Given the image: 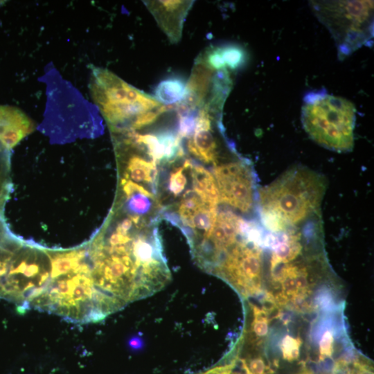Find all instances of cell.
<instances>
[{
    "label": "cell",
    "mask_w": 374,
    "mask_h": 374,
    "mask_svg": "<svg viewBox=\"0 0 374 374\" xmlns=\"http://www.w3.org/2000/svg\"><path fill=\"white\" fill-rule=\"evenodd\" d=\"M206 64L215 71L237 70L247 60L244 49L234 44H227L207 48L203 54Z\"/></svg>",
    "instance_id": "obj_12"
},
{
    "label": "cell",
    "mask_w": 374,
    "mask_h": 374,
    "mask_svg": "<svg viewBox=\"0 0 374 374\" xmlns=\"http://www.w3.org/2000/svg\"><path fill=\"white\" fill-rule=\"evenodd\" d=\"M221 114L199 109L194 131L188 138L187 149L194 157L206 164L220 163V136H224Z\"/></svg>",
    "instance_id": "obj_9"
},
{
    "label": "cell",
    "mask_w": 374,
    "mask_h": 374,
    "mask_svg": "<svg viewBox=\"0 0 374 374\" xmlns=\"http://www.w3.org/2000/svg\"><path fill=\"white\" fill-rule=\"evenodd\" d=\"M241 362L245 374H267V368L261 357H255L249 360L242 359Z\"/></svg>",
    "instance_id": "obj_17"
},
{
    "label": "cell",
    "mask_w": 374,
    "mask_h": 374,
    "mask_svg": "<svg viewBox=\"0 0 374 374\" xmlns=\"http://www.w3.org/2000/svg\"><path fill=\"white\" fill-rule=\"evenodd\" d=\"M236 362L237 359H234L229 363L213 366L208 371L197 374H231Z\"/></svg>",
    "instance_id": "obj_19"
},
{
    "label": "cell",
    "mask_w": 374,
    "mask_h": 374,
    "mask_svg": "<svg viewBox=\"0 0 374 374\" xmlns=\"http://www.w3.org/2000/svg\"><path fill=\"white\" fill-rule=\"evenodd\" d=\"M89 88L112 134L136 132L173 109L106 69L91 66Z\"/></svg>",
    "instance_id": "obj_3"
},
{
    "label": "cell",
    "mask_w": 374,
    "mask_h": 374,
    "mask_svg": "<svg viewBox=\"0 0 374 374\" xmlns=\"http://www.w3.org/2000/svg\"><path fill=\"white\" fill-rule=\"evenodd\" d=\"M161 29L171 42H178L183 24L192 7L193 1H144Z\"/></svg>",
    "instance_id": "obj_10"
},
{
    "label": "cell",
    "mask_w": 374,
    "mask_h": 374,
    "mask_svg": "<svg viewBox=\"0 0 374 374\" xmlns=\"http://www.w3.org/2000/svg\"><path fill=\"white\" fill-rule=\"evenodd\" d=\"M327 181L321 173L296 165L258 188L256 212L264 229L284 232L321 217Z\"/></svg>",
    "instance_id": "obj_2"
},
{
    "label": "cell",
    "mask_w": 374,
    "mask_h": 374,
    "mask_svg": "<svg viewBox=\"0 0 374 374\" xmlns=\"http://www.w3.org/2000/svg\"><path fill=\"white\" fill-rule=\"evenodd\" d=\"M10 150L0 143V209H3L11 190Z\"/></svg>",
    "instance_id": "obj_14"
},
{
    "label": "cell",
    "mask_w": 374,
    "mask_h": 374,
    "mask_svg": "<svg viewBox=\"0 0 374 374\" xmlns=\"http://www.w3.org/2000/svg\"><path fill=\"white\" fill-rule=\"evenodd\" d=\"M310 5L330 32L339 55H348L371 42L373 1H312Z\"/></svg>",
    "instance_id": "obj_5"
},
{
    "label": "cell",
    "mask_w": 374,
    "mask_h": 374,
    "mask_svg": "<svg viewBox=\"0 0 374 374\" xmlns=\"http://www.w3.org/2000/svg\"><path fill=\"white\" fill-rule=\"evenodd\" d=\"M35 124L20 109L0 105V143L10 150L32 133Z\"/></svg>",
    "instance_id": "obj_11"
},
{
    "label": "cell",
    "mask_w": 374,
    "mask_h": 374,
    "mask_svg": "<svg viewBox=\"0 0 374 374\" xmlns=\"http://www.w3.org/2000/svg\"><path fill=\"white\" fill-rule=\"evenodd\" d=\"M220 203L242 214L256 211L258 190L255 172L248 160L236 157L213 167Z\"/></svg>",
    "instance_id": "obj_6"
},
{
    "label": "cell",
    "mask_w": 374,
    "mask_h": 374,
    "mask_svg": "<svg viewBox=\"0 0 374 374\" xmlns=\"http://www.w3.org/2000/svg\"><path fill=\"white\" fill-rule=\"evenodd\" d=\"M187 82L179 76L172 75L161 80L154 89V98L166 106H175L186 97Z\"/></svg>",
    "instance_id": "obj_13"
},
{
    "label": "cell",
    "mask_w": 374,
    "mask_h": 374,
    "mask_svg": "<svg viewBox=\"0 0 374 374\" xmlns=\"http://www.w3.org/2000/svg\"><path fill=\"white\" fill-rule=\"evenodd\" d=\"M301 341L299 338H294L290 335H286L282 340L280 348L284 359L288 362H293L299 357V348Z\"/></svg>",
    "instance_id": "obj_15"
},
{
    "label": "cell",
    "mask_w": 374,
    "mask_h": 374,
    "mask_svg": "<svg viewBox=\"0 0 374 374\" xmlns=\"http://www.w3.org/2000/svg\"><path fill=\"white\" fill-rule=\"evenodd\" d=\"M3 3V1H0V6Z\"/></svg>",
    "instance_id": "obj_22"
},
{
    "label": "cell",
    "mask_w": 374,
    "mask_h": 374,
    "mask_svg": "<svg viewBox=\"0 0 374 374\" xmlns=\"http://www.w3.org/2000/svg\"><path fill=\"white\" fill-rule=\"evenodd\" d=\"M132 215H133V218L135 217V218L141 219V220H142V221H145V222H154L158 223L157 222H156V221H154V220H148L141 219L142 217L140 216V215H134V214H132ZM114 223L116 224L117 225H118L119 226H121V227L123 228V229H130V228L131 227V226H130V227H125V226H123L120 225L118 222H116V221L114 222ZM132 225H133V224H132Z\"/></svg>",
    "instance_id": "obj_20"
},
{
    "label": "cell",
    "mask_w": 374,
    "mask_h": 374,
    "mask_svg": "<svg viewBox=\"0 0 374 374\" xmlns=\"http://www.w3.org/2000/svg\"><path fill=\"white\" fill-rule=\"evenodd\" d=\"M133 219L128 229L107 224L87 246L93 284L114 312L170 280L157 223Z\"/></svg>",
    "instance_id": "obj_1"
},
{
    "label": "cell",
    "mask_w": 374,
    "mask_h": 374,
    "mask_svg": "<svg viewBox=\"0 0 374 374\" xmlns=\"http://www.w3.org/2000/svg\"><path fill=\"white\" fill-rule=\"evenodd\" d=\"M297 374H314V373L311 370L305 369Z\"/></svg>",
    "instance_id": "obj_21"
},
{
    "label": "cell",
    "mask_w": 374,
    "mask_h": 374,
    "mask_svg": "<svg viewBox=\"0 0 374 374\" xmlns=\"http://www.w3.org/2000/svg\"><path fill=\"white\" fill-rule=\"evenodd\" d=\"M253 320L251 323L253 332L258 337H265L268 332V318L265 310L252 305Z\"/></svg>",
    "instance_id": "obj_16"
},
{
    "label": "cell",
    "mask_w": 374,
    "mask_h": 374,
    "mask_svg": "<svg viewBox=\"0 0 374 374\" xmlns=\"http://www.w3.org/2000/svg\"><path fill=\"white\" fill-rule=\"evenodd\" d=\"M259 244L244 235L213 268L211 274L218 276L248 295L260 286L262 252Z\"/></svg>",
    "instance_id": "obj_7"
},
{
    "label": "cell",
    "mask_w": 374,
    "mask_h": 374,
    "mask_svg": "<svg viewBox=\"0 0 374 374\" xmlns=\"http://www.w3.org/2000/svg\"><path fill=\"white\" fill-rule=\"evenodd\" d=\"M246 220L232 209H218L205 243L193 254L199 266L211 273L221 258L242 237Z\"/></svg>",
    "instance_id": "obj_8"
},
{
    "label": "cell",
    "mask_w": 374,
    "mask_h": 374,
    "mask_svg": "<svg viewBox=\"0 0 374 374\" xmlns=\"http://www.w3.org/2000/svg\"><path fill=\"white\" fill-rule=\"evenodd\" d=\"M356 109L348 100L312 91L305 95L301 121L309 136L319 145L338 152H346L354 146Z\"/></svg>",
    "instance_id": "obj_4"
},
{
    "label": "cell",
    "mask_w": 374,
    "mask_h": 374,
    "mask_svg": "<svg viewBox=\"0 0 374 374\" xmlns=\"http://www.w3.org/2000/svg\"><path fill=\"white\" fill-rule=\"evenodd\" d=\"M333 335L328 330L323 335L319 344V358L324 359L330 357L332 354Z\"/></svg>",
    "instance_id": "obj_18"
}]
</instances>
